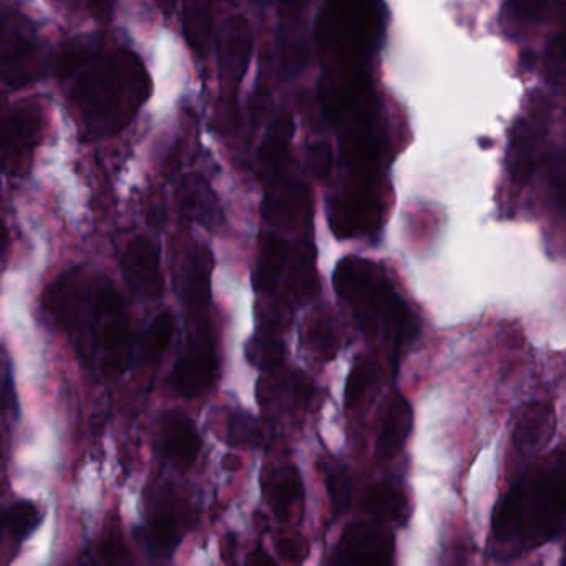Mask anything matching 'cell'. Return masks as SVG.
<instances>
[{
    "instance_id": "cell-3",
    "label": "cell",
    "mask_w": 566,
    "mask_h": 566,
    "mask_svg": "<svg viewBox=\"0 0 566 566\" xmlns=\"http://www.w3.org/2000/svg\"><path fill=\"white\" fill-rule=\"evenodd\" d=\"M566 525V467L528 473L500 502L493 530L500 542L520 539L539 546Z\"/></svg>"
},
{
    "instance_id": "cell-22",
    "label": "cell",
    "mask_w": 566,
    "mask_h": 566,
    "mask_svg": "<svg viewBox=\"0 0 566 566\" xmlns=\"http://www.w3.org/2000/svg\"><path fill=\"white\" fill-rule=\"evenodd\" d=\"M98 55L97 44L94 41H77L65 44L52 61V71L59 78L74 77L81 74L92 61Z\"/></svg>"
},
{
    "instance_id": "cell-30",
    "label": "cell",
    "mask_w": 566,
    "mask_h": 566,
    "mask_svg": "<svg viewBox=\"0 0 566 566\" xmlns=\"http://www.w3.org/2000/svg\"><path fill=\"white\" fill-rule=\"evenodd\" d=\"M326 489L334 515H343L350 502V479L343 467H329L326 470Z\"/></svg>"
},
{
    "instance_id": "cell-17",
    "label": "cell",
    "mask_w": 566,
    "mask_h": 566,
    "mask_svg": "<svg viewBox=\"0 0 566 566\" xmlns=\"http://www.w3.org/2000/svg\"><path fill=\"white\" fill-rule=\"evenodd\" d=\"M413 412L409 400L402 396H396L387 406L377 439L376 457L379 460L394 459L406 446L410 432H412Z\"/></svg>"
},
{
    "instance_id": "cell-26",
    "label": "cell",
    "mask_w": 566,
    "mask_h": 566,
    "mask_svg": "<svg viewBox=\"0 0 566 566\" xmlns=\"http://www.w3.org/2000/svg\"><path fill=\"white\" fill-rule=\"evenodd\" d=\"M244 354L251 366L266 370L277 369L283 363V343L270 334H258L248 340Z\"/></svg>"
},
{
    "instance_id": "cell-33",
    "label": "cell",
    "mask_w": 566,
    "mask_h": 566,
    "mask_svg": "<svg viewBox=\"0 0 566 566\" xmlns=\"http://www.w3.org/2000/svg\"><path fill=\"white\" fill-rule=\"evenodd\" d=\"M307 160H310L311 174L314 177L319 178V180L329 177L331 170H333V150H331L329 145L324 144V142L311 145Z\"/></svg>"
},
{
    "instance_id": "cell-7",
    "label": "cell",
    "mask_w": 566,
    "mask_h": 566,
    "mask_svg": "<svg viewBox=\"0 0 566 566\" xmlns=\"http://www.w3.org/2000/svg\"><path fill=\"white\" fill-rule=\"evenodd\" d=\"M44 117L41 105L21 102L8 112L2 128V148H4V170L11 177L28 174L29 164L35 147L41 142Z\"/></svg>"
},
{
    "instance_id": "cell-18",
    "label": "cell",
    "mask_w": 566,
    "mask_h": 566,
    "mask_svg": "<svg viewBox=\"0 0 566 566\" xmlns=\"http://www.w3.org/2000/svg\"><path fill=\"white\" fill-rule=\"evenodd\" d=\"M555 430V416L553 409L545 402L526 403L516 420L513 443L523 452L542 450Z\"/></svg>"
},
{
    "instance_id": "cell-5",
    "label": "cell",
    "mask_w": 566,
    "mask_h": 566,
    "mask_svg": "<svg viewBox=\"0 0 566 566\" xmlns=\"http://www.w3.org/2000/svg\"><path fill=\"white\" fill-rule=\"evenodd\" d=\"M310 251L306 247L293 250L290 243L276 234H266L260 248L253 283L263 294H276L281 284H287V291L296 294L306 280Z\"/></svg>"
},
{
    "instance_id": "cell-37",
    "label": "cell",
    "mask_w": 566,
    "mask_h": 566,
    "mask_svg": "<svg viewBox=\"0 0 566 566\" xmlns=\"http://www.w3.org/2000/svg\"><path fill=\"white\" fill-rule=\"evenodd\" d=\"M4 407L6 410H11L12 416H18L19 413V403H18V394H15L14 382H12V377L6 376L4 380Z\"/></svg>"
},
{
    "instance_id": "cell-34",
    "label": "cell",
    "mask_w": 566,
    "mask_h": 566,
    "mask_svg": "<svg viewBox=\"0 0 566 566\" xmlns=\"http://www.w3.org/2000/svg\"><path fill=\"white\" fill-rule=\"evenodd\" d=\"M549 175H552L553 188H555L556 198L563 210L566 211V155H558L552 161L549 167Z\"/></svg>"
},
{
    "instance_id": "cell-41",
    "label": "cell",
    "mask_w": 566,
    "mask_h": 566,
    "mask_svg": "<svg viewBox=\"0 0 566 566\" xmlns=\"http://www.w3.org/2000/svg\"><path fill=\"white\" fill-rule=\"evenodd\" d=\"M158 4H160L164 9H170L177 4V0H158Z\"/></svg>"
},
{
    "instance_id": "cell-31",
    "label": "cell",
    "mask_w": 566,
    "mask_h": 566,
    "mask_svg": "<svg viewBox=\"0 0 566 566\" xmlns=\"http://www.w3.org/2000/svg\"><path fill=\"white\" fill-rule=\"evenodd\" d=\"M98 555L105 563H125L128 562L127 549H125L124 538H122L120 525L117 518H112L105 528L104 538H102Z\"/></svg>"
},
{
    "instance_id": "cell-10",
    "label": "cell",
    "mask_w": 566,
    "mask_h": 566,
    "mask_svg": "<svg viewBox=\"0 0 566 566\" xmlns=\"http://www.w3.org/2000/svg\"><path fill=\"white\" fill-rule=\"evenodd\" d=\"M187 513L174 496H161L155 503L147 523L137 532L138 542L154 559H168L181 543Z\"/></svg>"
},
{
    "instance_id": "cell-13",
    "label": "cell",
    "mask_w": 566,
    "mask_h": 566,
    "mask_svg": "<svg viewBox=\"0 0 566 566\" xmlns=\"http://www.w3.org/2000/svg\"><path fill=\"white\" fill-rule=\"evenodd\" d=\"M211 271H213L211 251L200 244L191 248L178 274V290L190 316H203L210 306Z\"/></svg>"
},
{
    "instance_id": "cell-12",
    "label": "cell",
    "mask_w": 566,
    "mask_h": 566,
    "mask_svg": "<svg viewBox=\"0 0 566 566\" xmlns=\"http://www.w3.org/2000/svg\"><path fill=\"white\" fill-rule=\"evenodd\" d=\"M120 266L128 287L138 297L157 301L164 296L160 250L150 238H135L122 254Z\"/></svg>"
},
{
    "instance_id": "cell-27",
    "label": "cell",
    "mask_w": 566,
    "mask_h": 566,
    "mask_svg": "<svg viewBox=\"0 0 566 566\" xmlns=\"http://www.w3.org/2000/svg\"><path fill=\"white\" fill-rule=\"evenodd\" d=\"M227 442L233 447H256L263 442V430L251 413L238 410L228 417Z\"/></svg>"
},
{
    "instance_id": "cell-38",
    "label": "cell",
    "mask_w": 566,
    "mask_h": 566,
    "mask_svg": "<svg viewBox=\"0 0 566 566\" xmlns=\"http://www.w3.org/2000/svg\"><path fill=\"white\" fill-rule=\"evenodd\" d=\"M248 565H274V559L271 558L270 553L264 552L263 548H258L256 552L251 553L247 558Z\"/></svg>"
},
{
    "instance_id": "cell-24",
    "label": "cell",
    "mask_w": 566,
    "mask_h": 566,
    "mask_svg": "<svg viewBox=\"0 0 566 566\" xmlns=\"http://www.w3.org/2000/svg\"><path fill=\"white\" fill-rule=\"evenodd\" d=\"M175 331H177L175 317L171 316L168 311L158 314V316L151 321L147 331H145L140 346L142 357L150 360V363H157V360L167 353L168 347H170Z\"/></svg>"
},
{
    "instance_id": "cell-32",
    "label": "cell",
    "mask_w": 566,
    "mask_h": 566,
    "mask_svg": "<svg viewBox=\"0 0 566 566\" xmlns=\"http://www.w3.org/2000/svg\"><path fill=\"white\" fill-rule=\"evenodd\" d=\"M281 558L287 563H303L310 553V545L306 538L301 535L281 536L274 542Z\"/></svg>"
},
{
    "instance_id": "cell-8",
    "label": "cell",
    "mask_w": 566,
    "mask_h": 566,
    "mask_svg": "<svg viewBox=\"0 0 566 566\" xmlns=\"http://www.w3.org/2000/svg\"><path fill=\"white\" fill-rule=\"evenodd\" d=\"M42 51L38 39L19 15L4 14L2 78L12 88L32 84L41 75Z\"/></svg>"
},
{
    "instance_id": "cell-14",
    "label": "cell",
    "mask_w": 566,
    "mask_h": 566,
    "mask_svg": "<svg viewBox=\"0 0 566 566\" xmlns=\"http://www.w3.org/2000/svg\"><path fill=\"white\" fill-rule=\"evenodd\" d=\"M313 397V382L304 374L270 373L261 377L258 384V400L264 409L291 412L294 409H303Z\"/></svg>"
},
{
    "instance_id": "cell-16",
    "label": "cell",
    "mask_w": 566,
    "mask_h": 566,
    "mask_svg": "<svg viewBox=\"0 0 566 566\" xmlns=\"http://www.w3.org/2000/svg\"><path fill=\"white\" fill-rule=\"evenodd\" d=\"M264 495L280 522H291L303 510V480L296 467L284 465L268 473Z\"/></svg>"
},
{
    "instance_id": "cell-25",
    "label": "cell",
    "mask_w": 566,
    "mask_h": 566,
    "mask_svg": "<svg viewBox=\"0 0 566 566\" xmlns=\"http://www.w3.org/2000/svg\"><path fill=\"white\" fill-rule=\"evenodd\" d=\"M376 380L377 364L369 357H360L359 360H356L347 376L346 390H344V402H346L347 409L357 407Z\"/></svg>"
},
{
    "instance_id": "cell-23",
    "label": "cell",
    "mask_w": 566,
    "mask_h": 566,
    "mask_svg": "<svg viewBox=\"0 0 566 566\" xmlns=\"http://www.w3.org/2000/svg\"><path fill=\"white\" fill-rule=\"evenodd\" d=\"M304 344L307 349L319 357L323 360H331L336 357L337 350H339L340 343L339 336H337L336 326H334L333 319L326 314H317L314 319L306 327V337H304Z\"/></svg>"
},
{
    "instance_id": "cell-28",
    "label": "cell",
    "mask_w": 566,
    "mask_h": 566,
    "mask_svg": "<svg viewBox=\"0 0 566 566\" xmlns=\"http://www.w3.org/2000/svg\"><path fill=\"white\" fill-rule=\"evenodd\" d=\"M184 207L191 218L198 220V223H217V207L213 203V195L201 184L188 185L185 187Z\"/></svg>"
},
{
    "instance_id": "cell-6",
    "label": "cell",
    "mask_w": 566,
    "mask_h": 566,
    "mask_svg": "<svg viewBox=\"0 0 566 566\" xmlns=\"http://www.w3.org/2000/svg\"><path fill=\"white\" fill-rule=\"evenodd\" d=\"M253 31L241 15L228 19L218 34L217 54L220 69L221 95L227 115L234 111L241 82L250 67L253 54Z\"/></svg>"
},
{
    "instance_id": "cell-11",
    "label": "cell",
    "mask_w": 566,
    "mask_h": 566,
    "mask_svg": "<svg viewBox=\"0 0 566 566\" xmlns=\"http://www.w3.org/2000/svg\"><path fill=\"white\" fill-rule=\"evenodd\" d=\"M392 556V535L380 522L347 526L337 546V563L344 565H387Z\"/></svg>"
},
{
    "instance_id": "cell-29",
    "label": "cell",
    "mask_w": 566,
    "mask_h": 566,
    "mask_svg": "<svg viewBox=\"0 0 566 566\" xmlns=\"http://www.w3.org/2000/svg\"><path fill=\"white\" fill-rule=\"evenodd\" d=\"M512 150L513 180L525 184L532 175L533 165H535V144H533L530 132L523 130L516 134Z\"/></svg>"
},
{
    "instance_id": "cell-15",
    "label": "cell",
    "mask_w": 566,
    "mask_h": 566,
    "mask_svg": "<svg viewBox=\"0 0 566 566\" xmlns=\"http://www.w3.org/2000/svg\"><path fill=\"white\" fill-rule=\"evenodd\" d=\"M200 432L197 426L184 413H170L164 420L160 433L161 453L177 469L188 470L201 452Z\"/></svg>"
},
{
    "instance_id": "cell-21",
    "label": "cell",
    "mask_w": 566,
    "mask_h": 566,
    "mask_svg": "<svg viewBox=\"0 0 566 566\" xmlns=\"http://www.w3.org/2000/svg\"><path fill=\"white\" fill-rule=\"evenodd\" d=\"M41 520L38 506L29 500H19V502L12 503L2 516V530H4L6 538L11 539L14 545H21L38 530Z\"/></svg>"
},
{
    "instance_id": "cell-35",
    "label": "cell",
    "mask_w": 566,
    "mask_h": 566,
    "mask_svg": "<svg viewBox=\"0 0 566 566\" xmlns=\"http://www.w3.org/2000/svg\"><path fill=\"white\" fill-rule=\"evenodd\" d=\"M510 11L523 21H533L545 11L546 0H509Z\"/></svg>"
},
{
    "instance_id": "cell-40",
    "label": "cell",
    "mask_w": 566,
    "mask_h": 566,
    "mask_svg": "<svg viewBox=\"0 0 566 566\" xmlns=\"http://www.w3.org/2000/svg\"><path fill=\"white\" fill-rule=\"evenodd\" d=\"M223 467L224 469L230 470V472H237V470L241 467L240 457L233 455V453H230V455H224Z\"/></svg>"
},
{
    "instance_id": "cell-36",
    "label": "cell",
    "mask_w": 566,
    "mask_h": 566,
    "mask_svg": "<svg viewBox=\"0 0 566 566\" xmlns=\"http://www.w3.org/2000/svg\"><path fill=\"white\" fill-rule=\"evenodd\" d=\"M72 2L84 4V8L87 9L94 18L98 19L111 15L115 4V0H72Z\"/></svg>"
},
{
    "instance_id": "cell-2",
    "label": "cell",
    "mask_w": 566,
    "mask_h": 566,
    "mask_svg": "<svg viewBox=\"0 0 566 566\" xmlns=\"http://www.w3.org/2000/svg\"><path fill=\"white\" fill-rule=\"evenodd\" d=\"M333 283L370 337L399 349L416 336V317L379 264L364 258H344L337 263Z\"/></svg>"
},
{
    "instance_id": "cell-1",
    "label": "cell",
    "mask_w": 566,
    "mask_h": 566,
    "mask_svg": "<svg viewBox=\"0 0 566 566\" xmlns=\"http://www.w3.org/2000/svg\"><path fill=\"white\" fill-rule=\"evenodd\" d=\"M151 78L144 62L127 49L97 55L71 92L75 122L84 140L114 137L150 98Z\"/></svg>"
},
{
    "instance_id": "cell-39",
    "label": "cell",
    "mask_w": 566,
    "mask_h": 566,
    "mask_svg": "<svg viewBox=\"0 0 566 566\" xmlns=\"http://www.w3.org/2000/svg\"><path fill=\"white\" fill-rule=\"evenodd\" d=\"M310 4L311 0H283L284 8H286L290 12H294V14L304 11V9H306Z\"/></svg>"
},
{
    "instance_id": "cell-9",
    "label": "cell",
    "mask_w": 566,
    "mask_h": 566,
    "mask_svg": "<svg viewBox=\"0 0 566 566\" xmlns=\"http://www.w3.org/2000/svg\"><path fill=\"white\" fill-rule=\"evenodd\" d=\"M217 374V354L208 324L191 327L180 359L175 364L171 384L185 397L203 396Z\"/></svg>"
},
{
    "instance_id": "cell-19",
    "label": "cell",
    "mask_w": 566,
    "mask_h": 566,
    "mask_svg": "<svg viewBox=\"0 0 566 566\" xmlns=\"http://www.w3.org/2000/svg\"><path fill=\"white\" fill-rule=\"evenodd\" d=\"M364 506H366L367 513L380 523L402 525L409 516V502H407L406 493L389 482L370 486L366 499H364Z\"/></svg>"
},
{
    "instance_id": "cell-20",
    "label": "cell",
    "mask_w": 566,
    "mask_h": 566,
    "mask_svg": "<svg viewBox=\"0 0 566 566\" xmlns=\"http://www.w3.org/2000/svg\"><path fill=\"white\" fill-rule=\"evenodd\" d=\"M184 25L188 44L207 54L211 41V11L207 0H185Z\"/></svg>"
},
{
    "instance_id": "cell-4",
    "label": "cell",
    "mask_w": 566,
    "mask_h": 566,
    "mask_svg": "<svg viewBox=\"0 0 566 566\" xmlns=\"http://www.w3.org/2000/svg\"><path fill=\"white\" fill-rule=\"evenodd\" d=\"M44 304L55 323L69 334L82 359L91 363L97 356L101 324L98 280L81 270L65 273L49 286Z\"/></svg>"
}]
</instances>
